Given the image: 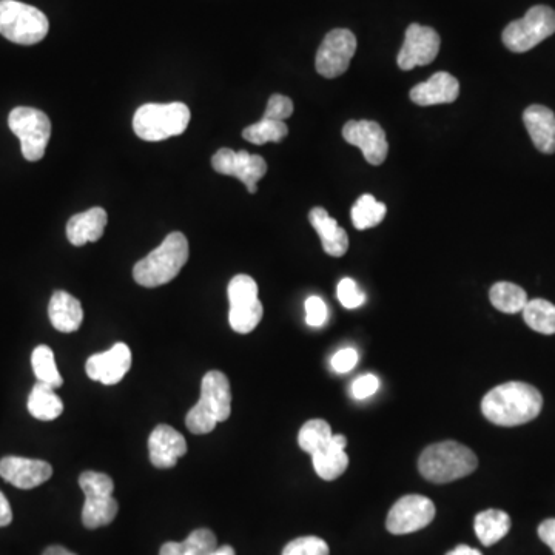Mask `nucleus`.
<instances>
[{
	"label": "nucleus",
	"instance_id": "1",
	"mask_svg": "<svg viewBox=\"0 0 555 555\" xmlns=\"http://www.w3.org/2000/svg\"><path fill=\"white\" fill-rule=\"evenodd\" d=\"M542 407L543 397L539 389L522 381L500 384L481 401L483 415L503 428H514L535 420Z\"/></svg>",
	"mask_w": 555,
	"mask_h": 555
},
{
	"label": "nucleus",
	"instance_id": "2",
	"mask_svg": "<svg viewBox=\"0 0 555 555\" xmlns=\"http://www.w3.org/2000/svg\"><path fill=\"white\" fill-rule=\"evenodd\" d=\"M232 414V391L229 378L221 370H210L201 383V398L185 417L192 434H210L216 424L229 420Z\"/></svg>",
	"mask_w": 555,
	"mask_h": 555
},
{
	"label": "nucleus",
	"instance_id": "3",
	"mask_svg": "<svg viewBox=\"0 0 555 555\" xmlns=\"http://www.w3.org/2000/svg\"><path fill=\"white\" fill-rule=\"evenodd\" d=\"M189 259V241L184 233L173 232L158 249L145 256L133 269V278L142 287L164 286L175 280Z\"/></svg>",
	"mask_w": 555,
	"mask_h": 555
},
{
	"label": "nucleus",
	"instance_id": "4",
	"mask_svg": "<svg viewBox=\"0 0 555 555\" xmlns=\"http://www.w3.org/2000/svg\"><path fill=\"white\" fill-rule=\"evenodd\" d=\"M477 466V455L457 441L431 444L418 460L421 475L432 483H451L468 477Z\"/></svg>",
	"mask_w": 555,
	"mask_h": 555
},
{
	"label": "nucleus",
	"instance_id": "5",
	"mask_svg": "<svg viewBox=\"0 0 555 555\" xmlns=\"http://www.w3.org/2000/svg\"><path fill=\"white\" fill-rule=\"evenodd\" d=\"M189 122V107L182 102L145 104L136 110L133 130L144 141L158 142L182 135Z\"/></svg>",
	"mask_w": 555,
	"mask_h": 555
},
{
	"label": "nucleus",
	"instance_id": "6",
	"mask_svg": "<svg viewBox=\"0 0 555 555\" xmlns=\"http://www.w3.org/2000/svg\"><path fill=\"white\" fill-rule=\"evenodd\" d=\"M50 30L48 17L31 5L17 0H0V34L19 45L44 41Z\"/></svg>",
	"mask_w": 555,
	"mask_h": 555
},
{
	"label": "nucleus",
	"instance_id": "7",
	"mask_svg": "<svg viewBox=\"0 0 555 555\" xmlns=\"http://www.w3.org/2000/svg\"><path fill=\"white\" fill-rule=\"evenodd\" d=\"M555 33V11L546 5L529 8L525 17L503 31V44L514 53H526Z\"/></svg>",
	"mask_w": 555,
	"mask_h": 555
},
{
	"label": "nucleus",
	"instance_id": "8",
	"mask_svg": "<svg viewBox=\"0 0 555 555\" xmlns=\"http://www.w3.org/2000/svg\"><path fill=\"white\" fill-rule=\"evenodd\" d=\"M11 132L21 141L22 155L27 161L44 158L51 136L50 118L44 111L31 107H16L8 116Z\"/></svg>",
	"mask_w": 555,
	"mask_h": 555
},
{
	"label": "nucleus",
	"instance_id": "9",
	"mask_svg": "<svg viewBox=\"0 0 555 555\" xmlns=\"http://www.w3.org/2000/svg\"><path fill=\"white\" fill-rule=\"evenodd\" d=\"M229 323L235 332L250 333L263 320V304L258 298V284L252 276L236 275L229 284Z\"/></svg>",
	"mask_w": 555,
	"mask_h": 555
},
{
	"label": "nucleus",
	"instance_id": "10",
	"mask_svg": "<svg viewBox=\"0 0 555 555\" xmlns=\"http://www.w3.org/2000/svg\"><path fill=\"white\" fill-rule=\"evenodd\" d=\"M357 51V37L350 30L337 28L327 33L318 48L317 71L327 79L338 78L346 73Z\"/></svg>",
	"mask_w": 555,
	"mask_h": 555
},
{
	"label": "nucleus",
	"instance_id": "11",
	"mask_svg": "<svg viewBox=\"0 0 555 555\" xmlns=\"http://www.w3.org/2000/svg\"><path fill=\"white\" fill-rule=\"evenodd\" d=\"M435 505L424 495H404L387 514V531L395 535L412 534L431 525Z\"/></svg>",
	"mask_w": 555,
	"mask_h": 555
},
{
	"label": "nucleus",
	"instance_id": "12",
	"mask_svg": "<svg viewBox=\"0 0 555 555\" xmlns=\"http://www.w3.org/2000/svg\"><path fill=\"white\" fill-rule=\"evenodd\" d=\"M212 167L219 175L238 178L246 185L249 193L258 192V181L267 173L263 156L250 155L246 150L233 152L230 148H221L213 155Z\"/></svg>",
	"mask_w": 555,
	"mask_h": 555
},
{
	"label": "nucleus",
	"instance_id": "13",
	"mask_svg": "<svg viewBox=\"0 0 555 555\" xmlns=\"http://www.w3.org/2000/svg\"><path fill=\"white\" fill-rule=\"evenodd\" d=\"M440 36L431 27L412 24L407 28L404 44L398 53V67L409 71L415 67L432 64L440 51Z\"/></svg>",
	"mask_w": 555,
	"mask_h": 555
},
{
	"label": "nucleus",
	"instance_id": "14",
	"mask_svg": "<svg viewBox=\"0 0 555 555\" xmlns=\"http://www.w3.org/2000/svg\"><path fill=\"white\" fill-rule=\"evenodd\" d=\"M344 141L355 145L363 152L369 164L381 165L389 153L386 133L380 124L374 121H349L343 128Z\"/></svg>",
	"mask_w": 555,
	"mask_h": 555
},
{
	"label": "nucleus",
	"instance_id": "15",
	"mask_svg": "<svg viewBox=\"0 0 555 555\" xmlns=\"http://www.w3.org/2000/svg\"><path fill=\"white\" fill-rule=\"evenodd\" d=\"M132 367V350L127 344L116 343L107 352L91 355L85 364V372L93 381L113 386L127 375Z\"/></svg>",
	"mask_w": 555,
	"mask_h": 555
},
{
	"label": "nucleus",
	"instance_id": "16",
	"mask_svg": "<svg viewBox=\"0 0 555 555\" xmlns=\"http://www.w3.org/2000/svg\"><path fill=\"white\" fill-rule=\"evenodd\" d=\"M53 475L50 463L24 457H5L0 460V477L19 489H33L44 485Z\"/></svg>",
	"mask_w": 555,
	"mask_h": 555
},
{
	"label": "nucleus",
	"instance_id": "17",
	"mask_svg": "<svg viewBox=\"0 0 555 555\" xmlns=\"http://www.w3.org/2000/svg\"><path fill=\"white\" fill-rule=\"evenodd\" d=\"M148 452L155 468H175L179 458L187 454V441L184 435L172 426L159 424L148 438Z\"/></svg>",
	"mask_w": 555,
	"mask_h": 555
},
{
	"label": "nucleus",
	"instance_id": "18",
	"mask_svg": "<svg viewBox=\"0 0 555 555\" xmlns=\"http://www.w3.org/2000/svg\"><path fill=\"white\" fill-rule=\"evenodd\" d=\"M460 95V84L457 78L446 71H438L426 82L415 85L411 90V99L420 107L429 105L451 104Z\"/></svg>",
	"mask_w": 555,
	"mask_h": 555
},
{
	"label": "nucleus",
	"instance_id": "19",
	"mask_svg": "<svg viewBox=\"0 0 555 555\" xmlns=\"http://www.w3.org/2000/svg\"><path fill=\"white\" fill-rule=\"evenodd\" d=\"M523 122L537 150L546 155L555 153V115L543 105H531L523 113Z\"/></svg>",
	"mask_w": 555,
	"mask_h": 555
},
{
	"label": "nucleus",
	"instance_id": "20",
	"mask_svg": "<svg viewBox=\"0 0 555 555\" xmlns=\"http://www.w3.org/2000/svg\"><path fill=\"white\" fill-rule=\"evenodd\" d=\"M107 221V212L102 207H93L87 212L71 216L67 224L68 241L76 247L96 243L104 235Z\"/></svg>",
	"mask_w": 555,
	"mask_h": 555
},
{
	"label": "nucleus",
	"instance_id": "21",
	"mask_svg": "<svg viewBox=\"0 0 555 555\" xmlns=\"http://www.w3.org/2000/svg\"><path fill=\"white\" fill-rule=\"evenodd\" d=\"M309 221L313 229L317 230L323 244L324 252L333 258H341L349 250V236L343 227L338 226L337 219H333L323 207H315L309 213Z\"/></svg>",
	"mask_w": 555,
	"mask_h": 555
},
{
	"label": "nucleus",
	"instance_id": "22",
	"mask_svg": "<svg viewBox=\"0 0 555 555\" xmlns=\"http://www.w3.org/2000/svg\"><path fill=\"white\" fill-rule=\"evenodd\" d=\"M346 446L347 438L344 435H332L329 443L312 455L313 468L323 480H335L346 472L349 466Z\"/></svg>",
	"mask_w": 555,
	"mask_h": 555
},
{
	"label": "nucleus",
	"instance_id": "23",
	"mask_svg": "<svg viewBox=\"0 0 555 555\" xmlns=\"http://www.w3.org/2000/svg\"><path fill=\"white\" fill-rule=\"evenodd\" d=\"M48 317L54 329L59 332L71 333L81 327L84 321V310L81 301L64 290H56L48 304Z\"/></svg>",
	"mask_w": 555,
	"mask_h": 555
},
{
	"label": "nucleus",
	"instance_id": "24",
	"mask_svg": "<svg viewBox=\"0 0 555 555\" xmlns=\"http://www.w3.org/2000/svg\"><path fill=\"white\" fill-rule=\"evenodd\" d=\"M474 529L481 545L492 546L508 535L511 529V517L500 509H488L477 514Z\"/></svg>",
	"mask_w": 555,
	"mask_h": 555
},
{
	"label": "nucleus",
	"instance_id": "25",
	"mask_svg": "<svg viewBox=\"0 0 555 555\" xmlns=\"http://www.w3.org/2000/svg\"><path fill=\"white\" fill-rule=\"evenodd\" d=\"M118 511V502L113 495H85L82 523L88 529L102 528L115 520Z\"/></svg>",
	"mask_w": 555,
	"mask_h": 555
},
{
	"label": "nucleus",
	"instance_id": "26",
	"mask_svg": "<svg viewBox=\"0 0 555 555\" xmlns=\"http://www.w3.org/2000/svg\"><path fill=\"white\" fill-rule=\"evenodd\" d=\"M28 412L41 421H53L61 417L64 412V403L56 395L53 387L48 384H34L33 391L28 397Z\"/></svg>",
	"mask_w": 555,
	"mask_h": 555
},
{
	"label": "nucleus",
	"instance_id": "27",
	"mask_svg": "<svg viewBox=\"0 0 555 555\" xmlns=\"http://www.w3.org/2000/svg\"><path fill=\"white\" fill-rule=\"evenodd\" d=\"M218 548V540L210 529H196L184 542L165 543L159 555H210Z\"/></svg>",
	"mask_w": 555,
	"mask_h": 555
},
{
	"label": "nucleus",
	"instance_id": "28",
	"mask_svg": "<svg viewBox=\"0 0 555 555\" xmlns=\"http://www.w3.org/2000/svg\"><path fill=\"white\" fill-rule=\"evenodd\" d=\"M489 300L495 309L503 313H518L525 309L528 304V295L522 287L514 283L494 284L489 292Z\"/></svg>",
	"mask_w": 555,
	"mask_h": 555
},
{
	"label": "nucleus",
	"instance_id": "29",
	"mask_svg": "<svg viewBox=\"0 0 555 555\" xmlns=\"http://www.w3.org/2000/svg\"><path fill=\"white\" fill-rule=\"evenodd\" d=\"M386 206L383 202H378L375 196L366 195L360 196L352 207V222L357 230L372 229L381 224L384 216H386Z\"/></svg>",
	"mask_w": 555,
	"mask_h": 555
},
{
	"label": "nucleus",
	"instance_id": "30",
	"mask_svg": "<svg viewBox=\"0 0 555 555\" xmlns=\"http://www.w3.org/2000/svg\"><path fill=\"white\" fill-rule=\"evenodd\" d=\"M523 312V320L535 332L543 335H554L555 333V306L549 301L537 298L528 301Z\"/></svg>",
	"mask_w": 555,
	"mask_h": 555
},
{
	"label": "nucleus",
	"instance_id": "31",
	"mask_svg": "<svg viewBox=\"0 0 555 555\" xmlns=\"http://www.w3.org/2000/svg\"><path fill=\"white\" fill-rule=\"evenodd\" d=\"M31 366H33L34 375L41 383L48 384L53 389H59L64 384V378L59 374L53 350L50 347L37 346L31 355Z\"/></svg>",
	"mask_w": 555,
	"mask_h": 555
},
{
	"label": "nucleus",
	"instance_id": "32",
	"mask_svg": "<svg viewBox=\"0 0 555 555\" xmlns=\"http://www.w3.org/2000/svg\"><path fill=\"white\" fill-rule=\"evenodd\" d=\"M289 135L286 122L273 121L263 118L256 124L244 128L243 138L255 145H264L267 142H281Z\"/></svg>",
	"mask_w": 555,
	"mask_h": 555
},
{
	"label": "nucleus",
	"instance_id": "33",
	"mask_svg": "<svg viewBox=\"0 0 555 555\" xmlns=\"http://www.w3.org/2000/svg\"><path fill=\"white\" fill-rule=\"evenodd\" d=\"M332 435L329 423L315 418V420L307 421L301 428L300 434H298V444L304 452L313 455L329 443Z\"/></svg>",
	"mask_w": 555,
	"mask_h": 555
},
{
	"label": "nucleus",
	"instance_id": "34",
	"mask_svg": "<svg viewBox=\"0 0 555 555\" xmlns=\"http://www.w3.org/2000/svg\"><path fill=\"white\" fill-rule=\"evenodd\" d=\"M79 486L85 495H113L115 485L107 474L87 471L79 477Z\"/></svg>",
	"mask_w": 555,
	"mask_h": 555
},
{
	"label": "nucleus",
	"instance_id": "35",
	"mask_svg": "<svg viewBox=\"0 0 555 555\" xmlns=\"http://www.w3.org/2000/svg\"><path fill=\"white\" fill-rule=\"evenodd\" d=\"M329 546L320 537H300L284 548L283 555H329Z\"/></svg>",
	"mask_w": 555,
	"mask_h": 555
},
{
	"label": "nucleus",
	"instance_id": "36",
	"mask_svg": "<svg viewBox=\"0 0 555 555\" xmlns=\"http://www.w3.org/2000/svg\"><path fill=\"white\" fill-rule=\"evenodd\" d=\"M337 293L338 300L346 309H357V307L363 306L364 301H366L363 290L352 278L341 280L338 284Z\"/></svg>",
	"mask_w": 555,
	"mask_h": 555
},
{
	"label": "nucleus",
	"instance_id": "37",
	"mask_svg": "<svg viewBox=\"0 0 555 555\" xmlns=\"http://www.w3.org/2000/svg\"><path fill=\"white\" fill-rule=\"evenodd\" d=\"M293 115V102L287 96L273 95L267 102L266 111L263 118L273 119V121H286Z\"/></svg>",
	"mask_w": 555,
	"mask_h": 555
},
{
	"label": "nucleus",
	"instance_id": "38",
	"mask_svg": "<svg viewBox=\"0 0 555 555\" xmlns=\"http://www.w3.org/2000/svg\"><path fill=\"white\" fill-rule=\"evenodd\" d=\"M327 320V306L320 296H309L306 301V321L310 327L324 326Z\"/></svg>",
	"mask_w": 555,
	"mask_h": 555
},
{
	"label": "nucleus",
	"instance_id": "39",
	"mask_svg": "<svg viewBox=\"0 0 555 555\" xmlns=\"http://www.w3.org/2000/svg\"><path fill=\"white\" fill-rule=\"evenodd\" d=\"M378 387H380V381H378L375 375H361L352 384V395L357 400H366V398L372 397L378 391Z\"/></svg>",
	"mask_w": 555,
	"mask_h": 555
},
{
	"label": "nucleus",
	"instance_id": "40",
	"mask_svg": "<svg viewBox=\"0 0 555 555\" xmlns=\"http://www.w3.org/2000/svg\"><path fill=\"white\" fill-rule=\"evenodd\" d=\"M358 364V352L355 349H341L332 357V367L338 374H346Z\"/></svg>",
	"mask_w": 555,
	"mask_h": 555
},
{
	"label": "nucleus",
	"instance_id": "41",
	"mask_svg": "<svg viewBox=\"0 0 555 555\" xmlns=\"http://www.w3.org/2000/svg\"><path fill=\"white\" fill-rule=\"evenodd\" d=\"M539 537L545 545L552 549L555 555V518H548L539 526Z\"/></svg>",
	"mask_w": 555,
	"mask_h": 555
},
{
	"label": "nucleus",
	"instance_id": "42",
	"mask_svg": "<svg viewBox=\"0 0 555 555\" xmlns=\"http://www.w3.org/2000/svg\"><path fill=\"white\" fill-rule=\"evenodd\" d=\"M13 522V511H11L10 502L2 492H0V528L10 525Z\"/></svg>",
	"mask_w": 555,
	"mask_h": 555
},
{
	"label": "nucleus",
	"instance_id": "43",
	"mask_svg": "<svg viewBox=\"0 0 555 555\" xmlns=\"http://www.w3.org/2000/svg\"><path fill=\"white\" fill-rule=\"evenodd\" d=\"M446 555H483L478 549L471 548V546L460 545L452 549Z\"/></svg>",
	"mask_w": 555,
	"mask_h": 555
},
{
	"label": "nucleus",
	"instance_id": "44",
	"mask_svg": "<svg viewBox=\"0 0 555 555\" xmlns=\"http://www.w3.org/2000/svg\"><path fill=\"white\" fill-rule=\"evenodd\" d=\"M44 555H76L73 552L68 551V549L62 548V546H50V548L45 549Z\"/></svg>",
	"mask_w": 555,
	"mask_h": 555
},
{
	"label": "nucleus",
	"instance_id": "45",
	"mask_svg": "<svg viewBox=\"0 0 555 555\" xmlns=\"http://www.w3.org/2000/svg\"><path fill=\"white\" fill-rule=\"evenodd\" d=\"M210 555H236V554H235V549H233L232 546L226 545V546H218V548H216L215 551H213L212 554Z\"/></svg>",
	"mask_w": 555,
	"mask_h": 555
}]
</instances>
